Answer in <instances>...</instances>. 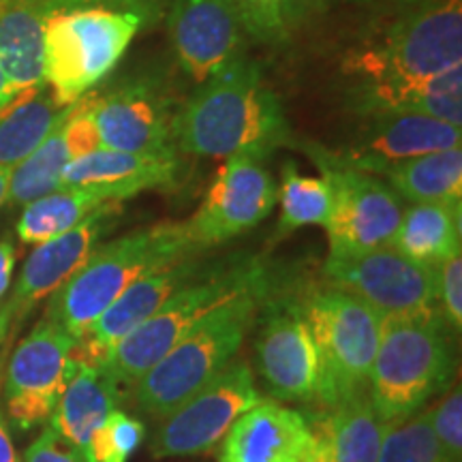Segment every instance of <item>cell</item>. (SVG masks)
I'll list each match as a JSON object with an SVG mask.
<instances>
[{"label": "cell", "mask_w": 462, "mask_h": 462, "mask_svg": "<svg viewBox=\"0 0 462 462\" xmlns=\"http://www.w3.org/2000/svg\"><path fill=\"white\" fill-rule=\"evenodd\" d=\"M173 135L178 152L212 159L231 154L265 159L291 142L281 99L263 82L255 62L242 56L199 84L178 109Z\"/></svg>", "instance_id": "obj_1"}, {"label": "cell", "mask_w": 462, "mask_h": 462, "mask_svg": "<svg viewBox=\"0 0 462 462\" xmlns=\"http://www.w3.org/2000/svg\"><path fill=\"white\" fill-rule=\"evenodd\" d=\"M462 65V0H392L346 50L357 84L401 82Z\"/></svg>", "instance_id": "obj_2"}, {"label": "cell", "mask_w": 462, "mask_h": 462, "mask_svg": "<svg viewBox=\"0 0 462 462\" xmlns=\"http://www.w3.org/2000/svg\"><path fill=\"white\" fill-rule=\"evenodd\" d=\"M204 253L189 223H157L97 246L88 262L51 293L45 319L75 340L90 330L116 300L143 276Z\"/></svg>", "instance_id": "obj_3"}, {"label": "cell", "mask_w": 462, "mask_h": 462, "mask_svg": "<svg viewBox=\"0 0 462 462\" xmlns=\"http://www.w3.org/2000/svg\"><path fill=\"white\" fill-rule=\"evenodd\" d=\"M454 332L441 310L429 315L383 317L368 398L379 420L401 424L452 383Z\"/></svg>", "instance_id": "obj_4"}, {"label": "cell", "mask_w": 462, "mask_h": 462, "mask_svg": "<svg viewBox=\"0 0 462 462\" xmlns=\"http://www.w3.org/2000/svg\"><path fill=\"white\" fill-rule=\"evenodd\" d=\"M265 282H270L268 270L255 259L217 262L206 274L167 298L157 313L140 323L135 330L125 334L109 349L101 368L114 381L120 394L133 390L137 381L163 360L206 315L227 300Z\"/></svg>", "instance_id": "obj_5"}, {"label": "cell", "mask_w": 462, "mask_h": 462, "mask_svg": "<svg viewBox=\"0 0 462 462\" xmlns=\"http://www.w3.org/2000/svg\"><path fill=\"white\" fill-rule=\"evenodd\" d=\"M273 282L248 289L206 315L163 360L154 364L131 392L137 407L150 418L163 420L173 409L225 371L257 321Z\"/></svg>", "instance_id": "obj_6"}, {"label": "cell", "mask_w": 462, "mask_h": 462, "mask_svg": "<svg viewBox=\"0 0 462 462\" xmlns=\"http://www.w3.org/2000/svg\"><path fill=\"white\" fill-rule=\"evenodd\" d=\"M298 302L319 357L317 402L332 409L368 392L383 317L360 298L328 282L298 296Z\"/></svg>", "instance_id": "obj_7"}, {"label": "cell", "mask_w": 462, "mask_h": 462, "mask_svg": "<svg viewBox=\"0 0 462 462\" xmlns=\"http://www.w3.org/2000/svg\"><path fill=\"white\" fill-rule=\"evenodd\" d=\"M142 26L135 11L106 7L58 9L45 24L43 79L60 106H73L99 84Z\"/></svg>", "instance_id": "obj_8"}, {"label": "cell", "mask_w": 462, "mask_h": 462, "mask_svg": "<svg viewBox=\"0 0 462 462\" xmlns=\"http://www.w3.org/2000/svg\"><path fill=\"white\" fill-rule=\"evenodd\" d=\"M309 154L332 187V212L326 223L330 255H354L392 246L402 204L379 176L345 165L337 154L313 146Z\"/></svg>", "instance_id": "obj_9"}, {"label": "cell", "mask_w": 462, "mask_h": 462, "mask_svg": "<svg viewBox=\"0 0 462 462\" xmlns=\"http://www.w3.org/2000/svg\"><path fill=\"white\" fill-rule=\"evenodd\" d=\"M323 279L328 285L373 306L381 317L429 315L441 310L437 268L415 263L392 246L354 255H328Z\"/></svg>", "instance_id": "obj_10"}, {"label": "cell", "mask_w": 462, "mask_h": 462, "mask_svg": "<svg viewBox=\"0 0 462 462\" xmlns=\"http://www.w3.org/2000/svg\"><path fill=\"white\" fill-rule=\"evenodd\" d=\"M262 401L251 368L231 362L204 388L161 420L150 449L157 458L195 456L215 449L234 421Z\"/></svg>", "instance_id": "obj_11"}, {"label": "cell", "mask_w": 462, "mask_h": 462, "mask_svg": "<svg viewBox=\"0 0 462 462\" xmlns=\"http://www.w3.org/2000/svg\"><path fill=\"white\" fill-rule=\"evenodd\" d=\"M257 319V366L270 394L289 402H317L319 357L298 298L270 293Z\"/></svg>", "instance_id": "obj_12"}, {"label": "cell", "mask_w": 462, "mask_h": 462, "mask_svg": "<svg viewBox=\"0 0 462 462\" xmlns=\"http://www.w3.org/2000/svg\"><path fill=\"white\" fill-rule=\"evenodd\" d=\"M73 345V337L43 319L15 346L5 381V398L17 429L31 430L51 418L71 371Z\"/></svg>", "instance_id": "obj_13"}, {"label": "cell", "mask_w": 462, "mask_h": 462, "mask_svg": "<svg viewBox=\"0 0 462 462\" xmlns=\"http://www.w3.org/2000/svg\"><path fill=\"white\" fill-rule=\"evenodd\" d=\"M276 184L253 154H231L217 173L204 204L190 218L189 229L201 251L245 234L263 221L276 204Z\"/></svg>", "instance_id": "obj_14"}, {"label": "cell", "mask_w": 462, "mask_h": 462, "mask_svg": "<svg viewBox=\"0 0 462 462\" xmlns=\"http://www.w3.org/2000/svg\"><path fill=\"white\" fill-rule=\"evenodd\" d=\"M120 217H123V201H106L82 223L37 245L28 255L15 282L14 296L3 310L7 323L14 317L26 315L39 300L51 296L65 285L88 262L97 246L103 245L101 240L120 223Z\"/></svg>", "instance_id": "obj_15"}, {"label": "cell", "mask_w": 462, "mask_h": 462, "mask_svg": "<svg viewBox=\"0 0 462 462\" xmlns=\"http://www.w3.org/2000/svg\"><path fill=\"white\" fill-rule=\"evenodd\" d=\"M167 28L178 65L198 84L240 58L246 34L234 0H176Z\"/></svg>", "instance_id": "obj_16"}, {"label": "cell", "mask_w": 462, "mask_h": 462, "mask_svg": "<svg viewBox=\"0 0 462 462\" xmlns=\"http://www.w3.org/2000/svg\"><path fill=\"white\" fill-rule=\"evenodd\" d=\"M217 262H204L199 255H190L182 262H176L157 273L143 276L126 289L116 302L92 323V328L82 338L75 340L73 357L79 362L101 366L109 349L118 343L125 334L135 330L140 323L152 317L163 306L167 298L180 291L189 282L206 274Z\"/></svg>", "instance_id": "obj_17"}, {"label": "cell", "mask_w": 462, "mask_h": 462, "mask_svg": "<svg viewBox=\"0 0 462 462\" xmlns=\"http://www.w3.org/2000/svg\"><path fill=\"white\" fill-rule=\"evenodd\" d=\"M171 101L154 84H125L107 97H97L95 120L101 148L120 152H178Z\"/></svg>", "instance_id": "obj_18"}, {"label": "cell", "mask_w": 462, "mask_h": 462, "mask_svg": "<svg viewBox=\"0 0 462 462\" xmlns=\"http://www.w3.org/2000/svg\"><path fill=\"white\" fill-rule=\"evenodd\" d=\"M366 123L357 131L349 150L338 152L337 159L377 176L385 165L398 161L439 152V150L460 148V126L407 114H368Z\"/></svg>", "instance_id": "obj_19"}, {"label": "cell", "mask_w": 462, "mask_h": 462, "mask_svg": "<svg viewBox=\"0 0 462 462\" xmlns=\"http://www.w3.org/2000/svg\"><path fill=\"white\" fill-rule=\"evenodd\" d=\"M182 159L178 152L146 154L99 148L67 165L60 189L86 187L99 190L109 201H125L143 190L178 187Z\"/></svg>", "instance_id": "obj_20"}, {"label": "cell", "mask_w": 462, "mask_h": 462, "mask_svg": "<svg viewBox=\"0 0 462 462\" xmlns=\"http://www.w3.org/2000/svg\"><path fill=\"white\" fill-rule=\"evenodd\" d=\"M313 443L315 430L302 413L259 401L225 435L218 462H298Z\"/></svg>", "instance_id": "obj_21"}, {"label": "cell", "mask_w": 462, "mask_h": 462, "mask_svg": "<svg viewBox=\"0 0 462 462\" xmlns=\"http://www.w3.org/2000/svg\"><path fill=\"white\" fill-rule=\"evenodd\" d=\"M351 106L362 116H426V118L462 126V65L429 75V78L357 84L351 97Z\"/></svg>", "instance_id": "obj_22"}, {"label": "cell", "mask_w": 462, "mask_h": 462, "mask_svg": "<svg viewBox=\"0 0 462 462\" xmlns=\"http://www.w3.org/2000/svg\"><path fill=\"white\" fill-rule=\"evenodd\" d=\"M56 0H0V69L17 92L45 84V24Z\"/></svg>", "instance_id": "obj_23"}, {"label": "cell", "mask_w": 462, "mask_h": 462, "mask_svg": "<svg viewBox=\"0 0 462 462\" xmlns=\"http://www.w3.org/2000/svg\"><path fill=\"white\" fill-rule=\"evenodd\" d=\"M118 401L120 390L101 366L79 362L71 356V371L50 418V426L88 460L92 437L107 415L116 411Z\"/></svg>", "instance_id": "obj_24"}, {"label": "cell", "mask_w": 462, "mask_h": 462, "mask_svg": "<svg viewBox=\"0 0 462 462\" xmlns=\"http://www.w3.org/2000/svg\"><path fill=\"white\" fill-rule=\"evenodd\" d=\"M71 106H60L48 84L26 88L0 109V167L14 170L65 118Z\"/></svg>", "instance_id": "obj_25"}, {"label": "cell", "mask_w": 462, "mask_h": 462, "mask_svg": "<svg viewBox=\"0 0 462 462\" xmlns=\"http://www.w3.org/2000/svg\"><path fill=\"white\" fill-rule=\"evenodd\" d=\"M392 248L411 262L437 268L460 253V204H411L402 208Z\"/></svg>", "instance_id": "obj_26"}, {"label": "cell", "mask_w": 462, "mask_h": 462, "mask_svg": "<svg viewBox=\"0 0 462 462\" xmlns=\"http://www.w3.org/2000/svg\"><path fill=\"white\" fill-rule=\"evenodd\" d=\"M377 176L388 178V187L398 199L409 204H460L462 146L398 161L379 170Z\"/></svg>", "instance_id": "obj_27"}, {"label": "cell", "mask_w": 462, "mask_h": 462, "mask_svg": "<svg viewBox=\"0 0 462 462\" xmlns=\"http://www.w3.org/2000/svg\"><path fill=\"white\" fill-rule=\"evenodd\" d=\"M321 421L317 432L326 439L332 462H379L385 424L374 411L368 392L346 398Z\"/></svg>", "instance_id": "obj_28"}, {"label": "cell", "mask_w": 462, "mask_h": 462, "mask_svg": "<svg viewBox=\"0 0 462 462\" xmlns=\"http://www.w3.org/2000/svg\"><path fill=\"white\" fill-rule=\"evenodd\" d=\"M106 201H109L106 195L95 189H56L24 206V212L17 221V236L26 245H42L82 223Z\"/></svg>", "instance_id": "obj_29"}, {"label": "cell", "mask_w": 462, "mask_h": 462, "mask_svg": "<svg viewBox=\"0 0 462 462\" xmlns=\"http://www.w3.org/2000/svg\"><path fill=\"white\" fill-rule=\"evenodd\" d=\"M69 112L51 129L50 135L24 161H20L11 170L7 204L26 206L31 201L51 193V190L60 189L62 173H65L67 165L71 163V154H69L65 143V133H62V125H65Z\"/></svg>", "instance_id": "obj_30"}, {"label": "cell", "mask_w": 462, "mask_h": 462, "mask_svg": "<svg viewBox=\"0 0 462 462\" xmlns=\"http://www.w3.org/2000/svg\"><path fill=\"white\" fill-rule=\"evenodd\" d=\"M332 212V187L326 178L302 176L291 161L282 170L281 218L274 240H282L293 231L321 225L326 227Z\"/></svg>", "instance_id": "obj_31"}, {"label": "cell", "mask_w": 462, "mask_h": 462, "mask_svg": "<svg viewBox=\"0 0 462 462\" xmlns=\"http://www.w3.org/2000/svg\"><path fill=\"white\" fill-rule=\"evenodd\" d=\"M379 462H448L430 424V411H418L385 429Z\"/></svg>", "instance_id": "obj_32"}, {"label": "cell", "mask_w": 462, "mask_h": 462, "mask_svg": "<svg viewBox=\"0 0 462 462\" xmlns=\"http://www.w3.org/2000/svg\"><path fill=\"white\" fill-rule=\"evenodd\" d=\"M143 435L146 429L140 420L116 409L92 437L88 462H129L133 452L142 446Z\"/></svg>", "instance_id": "obj_33"}, {"label": "cell", "mask_w": 462, "mask_h": 462, "mask_svg": "<svg viewBox=\"0 0 462 462\" xmlns=\"http://www.w3.org/2000/svg\"><path fill=\"white\" fill-rule=\"evenodd\" d=\"M430 424L448 462H462V394L449 392L430 411Z\"/></svg>", "instance_id": "obj_34"}, {"label": "cell", "mask_w": 462, "mask_h": 462, "mask_svg": "<svg viewBox=\"0 0 462 462\" xmlns=\"http://www.w3.org/2000/svg\"><path fill=\"white\" fill-rule=\"evenodd\" d=\"M234 3L248 37L262 43L285 42L287 31L281 20L279 0H234Z\"/></svg>", "instance_id": "obj_35"}, {"label": "cell", "mask_w": 462, "mask_h": 462, "mask_svg": "<svg viewBox=\"0 0 462 462\" xmlns=\"http://www.w3.org/2000/svg\"><path fill=\"white\" fill-rule=\"evenodd\" d=\"M437 289L439 309L443 319L458 334L462 328V257L452 255L437 265Z\"/></svg>", "instance_id": "obj_36"}, {"label": "cell", "mask_w": 462, "mask_h": 462, "mask_svg": "<svg viewBox=\"0 0 462 462\" xmlns=\"http://www.w3.org/2000/svg\"><path fill=\"white\" fill-rule=\"evenodd\" d=\"M24 462H88L78 448L48 426L26 449Z\"/></svg>", "instance_id": "obj_37"}, {"label": "cell", "mask_w": 462, "mask_h": 462, "mask_svg": "<svg viewBox=\"0 0 462 462\" xmlns=\"http://www.w3.org/2000/svg\"><path fill=\"white\" fill-rule=\"evenodd\" d=\"M321 9V0H279L282 26L287 34L304 26Z\"/></svg>", "instance_id": "obj_38"}, {"label": "cell", "mask_w": 462, "mask_h": 462, "mask_svg": "<svg viewBox=\"0 0 462 462\" xmlns=\"http://www.w3.org/2000/svg\"><path fill=\"white\" fill-rule=\"evenodd\" d=\"M14 263H15V248L11 242L3 240L0 242V298H3L5 291L9 289L11 274H14Z\"/></svg>", "instance_id": "obj_39"}, {"label": "cell", "mask_w": 462, "mask_h": 462, "mask_svg": "<svg viewBox=\"0 0 462 462\" xmlns=\"http://www.w3.org/2000/svg\"><path fill=\"white\" fill-rule=\"evenodd\" d=\"M298 462H332L330 449H328L326 439H323L319 432H315V443L310 446L309 452H306Z\"/></svg>", "instance_id": "obj_40"}, {"label": "cell", "mask_w": 462, "mask_h": 462, "mask_svg": "<svg viewBox=\"0 0 462 462\" xmlns=\"http://www.w3.org/2000/svg\"><path fill=\"white\" fill-rule=\"evenodd\" d=\"M0 462H17L14 441H11L9 429L5 424L3 415H0Z\"/></svg>", "instance_id": "obj_41"}, {"label": "cell", "mask_w": 462, "mask_h": 462, "mask_svg": "<svg viewBox=\"0 0 462 462\" xmlns=\"http://www.w3.org/2000/svg\"><path fill=\"white\" fill-rule=\"evenodd\" d=\"M17 95V90L11 86V82L7 79V75H5L3 69H0V109L5 106H9L11 99Z\"/></svg>", "instance_id": "obj_42"}, {"label": "cell", "mask_w": 462, "mask_h": 462, "mask_svg": "<svg viewBox=\"0 0 462 462\" xmlns=\"http://www.w3.org/2000/svg\"><path fill=\"white\" fill-rule=\"evenodd\" d=\"M9 173H11V170H5V167H0V206H3L5 201H7Z\"/></svg>", "instance_id": "obj_43"}, {"label": "cell", "mask_w": 462, "mask_h": 462, "mask_svg": "<svg viewBox=\"0 0 462 462\" xmlns=\"http://www.w3.org/2000/svg\"><path fill=\"white\" fill-rule=\"evenodd\" d=\"M60 9H71V7H84L86 3H92V0H56Z\"/></svg>", "instance_id": "obj_44"}, {"label": "cell", "mask_w": 462, "mask_h": 462, "mask_svg": "<svg viewBox=\"0 0 462 462\" xmlns=\"http://www.w3.org/2000/svg\"><path fill=\"white\" fill-rule=\"evenodd\" d=\"M7 317H5V313H0V340H3V337H5V330H7Z\"/></svg>", "instance_id": "obj_45"}]
</instances>
